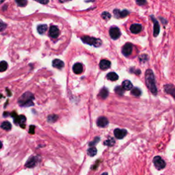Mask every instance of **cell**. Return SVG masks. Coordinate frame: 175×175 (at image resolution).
Masks as SVG:
<instances>
[{"label":"cell","mask_w":175,"mask_h":175,"mask_svg":"<svg viewBox=\"0 0 175 175\" xmlns=\"http://www.w3.org/2000/svg\"><path fill=\"white\" fill-rule=\"evenodd\" d=\"M145 81L149 89L154 95H156L157 94V90L155 85V76L152 70L150 69H148L145 73Z\"/></svg>","instance_id":"6da1fadb"},{"label":"cell","mask_w":175,"mask_h":175,"mask_svg":"<svg viewBox=\"0 0 175 175\" xmlns=\"http://www.w3.org/2000/svg\"><path fill=\"white\" fill-rule=\"evenodd\" d=\"M34 99V94L29 92H27L23 94L19 99V105L22 107H30L34 105L33 100Z\"/></svg>","instance_id":"7a4b0ae2"},{"label":"cell","mask_w":175,"mask_h":175,"mask_svg":"<svg viewBox=\"0 0 175 175\" xmlns=\"http://www.w3.org/2000/svg\"><path fill=\"white\" fill-rule=\"evenodd\" d=\"M82 40L83 41L84 43L88 44L90 45H92V46L98 47H100L102 44L101 40H100L99 38H94V37H90L88 36H84L82 37Z\"/></svg>","instance_id":"3957f363"},{"label":"cell","mask_w":175,"mask_h":175,"mask_svg":"<svg viewBox=\"0 0 175 175\" xmlns=\"http://www.w3.org/2000/svg\"><path fill=\"white\" fill-rule=\"evenodd\" d=\"M153 163H154L155 168L157 170H162L166 166V163H165L164 160L162 159V157H160V156H156L153 159Z\"/></svg>","instance_id":"277c9868"},{"label":"cell","mask_w":175,"mask_h":175,"mask_svg":"<svg viewBox=\"0 0 175 175\" xmlns=\"http://www.w3.org/2000/svg\"><path fill=\"white\" fill-rule=\"evenodd\" d=\"M39 161V158L37 156H31L29 158V160L27 161L26 164H25V166L26 168H34L36 166V164H38Z\"/></svg>","instance_id":"5b68a950"},{"label":"cell","mask_w":175,"mask_h":175,"mask_svg":"<svg viewBox=\"0 0 175 175\" xmlns=\"http://www.w3.org/2000/svg\"><path fill=\"white\" fill-rule=\"evenodd\" d=\"M109 35L110 37L114 40H116L121 36V31L120 29L116 27H112L109 29Z\"/></svg>","instance_id":"8992f818"},{"label":"cell","mask_w":175,"mask_h":175,"mask_svg":"<svg viewBox=\"0 0 175 175\" xmlns=\"http://www.w3.org/2000/svg\"><path fill=\"white\" fill-rule=\"evenodd\" d=\"M133 50V45L130 43H127L124 45L123 47V54L125 55V56H129V55H131L132 53Z\"/></svg>","instance_id":"52a82bcc"},{"label":"cell","mask_w":175,"mask_h":175,"mask_svg":"<svg viewBox=\"0 0 175 175\" xmlns=\"http://www.w3.org/2000/svg\"><path fill=\"white\" fill-rule=\"evenodd\" d=\"M127 134V131L125 129H116L114 130V135L118 139H123Z\"/></svg>","instance_id":"ba28073f"},{"label":"cell","mask_w":175,"mask_h":175,"mask_svg":"<svg viewBox=\"0 0 175 175\" xmlns=\"http://www.w3.org/2000/svg\"><path fill=\"white\" fill-rule=\"evenodd\" d=\"M129 11L127 10L121 11L119 10L115 9L114 10V16L116 18H123V17H127V16L129 15Z\"/></svg>","instance_id":"9c48e42d"},{"label":"cell","mask_w":175,"mask_h":175,"mask_svg":"<svg viewBox=\"0 0 175 175\" xmlns=\"http://www.w3.org/2000/svg\"><path fill=\"white\" fill-rule=\"evenodd\" d=\"M164 90L167 93L170 94L175 99V87L171 84H167L164 86Z\"/></svg>","instance_id":"30bf717a"},{"label":"cell","mask_w":175,"mask_h":175,"mask_svg":"<svg viewBox=\"0 0 175 175\" xmlns=\"http://www.w3.org/2000/svg\"><path fill=\"white\" fill-rule=\"evenodd\" d=\"M108 123H109V122H108L107 119H106V118L104 116L99 118L97 120V125L99 126V127H107V126L108 125Z\"/></svg>","instance_id":"8fae6325"},{"label":"cell","mask_w":175,"mask_h":175,"mask_svg":"<svg viewBox=\"0 0 175 175\" xmlns=\"http://www.w3.org/2000/svg\"><path fill=\"white\" fill-rule=\"evenodd\" d=\"M60 34V31L59 29L56 26H52L50 29V36L52 38H56Z\"/></svg>","instance_id":"7c38bea8"},{"label":"cell","mask_w":175,"mask_h":175,"mask_svg":"<svg viewBox=\"0 0 175 175\" xmlns=\"http://www.w3.org/2000/svg\"><path fill=\"white\" fill-rule=\"evenodd\" d=\"M142 25L140 24H137V23L131 25L130 27V31L133 34H138L142 31Z\"/></svg>","instance_id":"4fadbf2b"},{"label":"cell","mask_w":175,"mask_h":175,"mask_svg":"<svg viewBox=\"0 0 175 175\" xmlns=\"http://www.w3.org/2000/svg\"><path fill=\"white\" fill-rule=\"evenodd\" d=\"M111 66V62L107 60H102L99 63V66L102 70H105L109 68Z\"/></svg>","instance_id":"5bb4252c"},{"label":"cell","mask_w":175,"mask_h":175,"mask_svg":"<svg viewBox=\"0 0 175 175\" xmlns=\"http://www.w3.org/2000/svg\"><path fill=\"white\" fill-rule=\"evenodd\" d=\"M73 70L75 74H81L83 71V66L80 63H76L73 67Z\"/></svg>","instance_id":"9a60e30c"},{"label":"cell","mask_w":175,"mask_h":175,"mask_svg":"<svg viewBox=\"0 0 175 175\" xmlns=\"http://www.w3.org/2000/svg\"><path fill=\"white\" fill-rule=\"evenodd\" d=\"M52 64H53V66H54V67L59 68V69L62 68L64 66V63L63 62L62 60H58V59H56V60H54V61H53Z\"/></svg>","instance_id":"2e32d148"},{"label":"cell","mask_w":175,"mask_h":175,"mask_svg":"<svg viewBox=\"0 0 175 175\" xmlns=\"http://www.w3.org/2000/svg\"><path fill=\"white\" fill-rule=\"evenodd\" d=\"M25 121H26V119L24 116L21 115L20 116H18L15 115V124H19L21 125V127H22V124L24 123Z\"/></svg>","instance_id":"e0dca14e"},{"label":"cell","mask_w":175,"mask_h":175,"mask_svg":"<svg viewBox=\"0 0 175 175\" xmlns=\"http://www.w3.org/2000/svg\"><path fill=\"white\" fill-rule=\"evenodd\" d=\"M108 94H109V92L107 88H103L101 91H100L99 94V97L102 99H105L108 97Z\"/></svg>","instance_id":"ac0fdd59"},{"label":"cell","mask_w":175,"mask_h":175,"mask_svg":"<svg viewBox=\"0 0 175 175\" xmlns=\"http://www.w3.org/2000/svg\"><path fill=\"white\" fill-rule=\"evenodd\" d=\"M107 78L108 79L110 80V81H116V80L119 79V76H118V75L116 73H114V72H111V73H109L107 75Z\"/></svg>","instance_id":"d6986e66"},{"label":"cell","mask_w":175,"mask_h":175,"mask_svg":"<svg viewBox=\"0 0 175 175\" xmlns=\"http://www.w3.org/2000/svg\"><path fill=\"white\" fill-rule=\"evenodd\" d=\"M133 85L128 80H125V82H123V88L125 90H129L132 89Z\"/></svg>","instance_id":"ffe728a7"},{"label":"cell","mask_w":175,"mask_h":175,"mask_svg":"<svg viewBox=\"0 0 175 175\" xmlns=\"http://www.w3.org/2000/svg\"><path fill=\"white\" fill-rule=\"evenodd\" d=\"M153 20L154 21V36H157L160 33V25L154 19H153Z\"/></svg>","instance_id":"44dd1931"},{"label":"cell","mask_w":175,"mask_h":175,"mask_svg":"<svg viewBox=\"0 0 175 175\" xmlns=\"http://www.w3.org/2000/svg\"><path fill=\"white\" fill-rule=\"evenodd\" d=\"M1 129H4L6 131H9L11 129V124L8 121H4L3 122L2 124L1 125Z\"/></svg>","instance_id":"7402d4cb"},{"label":"cell","mask_w":175,"mask_h":175,"mask_svg":"<svg viewBox=\"0 0 175 175\" xmlns=\"http://www.w3.org/2000/svg\"><path fill=\"white\" fill-rule=\"evenodd\" d=\"M38 31L40 34H43L47 29V25H40L38 26Z\"/></svg>","instance_id":"603a6c76"},{"label":"cell","mask_w":175,"mask_h":175,"mask_svg":"<svg viewBox=\"0 0 175 175\" xmlns=\"http://www.w3.org/2000/svg\"><path fill=\"white\" fill-rule=\"evenodd\" d=\"M114 144H115V140H114V139L112 138V137H109L108 139L105 140V142H104V144L106 145V146H113Z\"/></svg>","instance_id":"cb8c5ba5"},{"label":"cell","mask_w":175,"mask_h":175,"mask_svg":"<svg viewBox=\"0 0 175 175\" xmlns=\"http://www.w3.org/2000/svg\"><path fill=\"white\" fill-rule=\"evenodd\" d=\"M8 64L5 61H2L0 62V72H3L7 69Z\"/></svg>","instance_id":"d4e9b609"},{"label":"cell","mask_w":175,"mask_h":175,"mask_svg":"<svg viewBox=\"0 0 175 175\" xmlns=\"http://www.w3.org/2000/svg\"><path fill=\"white\" fill-rule=\"evenodd\" d=\"M97 153V149L94 148V147H92V148L88 149V154L91 157H94V155H96Z\"/></svg>","instance_id":"484cf974"},{"label":"cell","mask_w":175,"mask_h":175,"mask_svg":"<svg viewBox=\"0 0 175 175\" xmlns=\"http://www.w3.org/2000/svg\"><path fill=\"white\" fill-rule=\"evenodd\" d=\"M131 94H132L133 95L138 97V96H139L141 94V90L137 88H134L132 90H131Z\"/></svg>","instance_id":"4316f807"},{"label":"cell","mask_w":175,"mask_h":175,"mask_svg":"<svg viewBox=\"0 0 175 175\" xmlns=\"http://www.w3.org/2000/svg\"><path fill=\"white\" fill-rule=\"evenodd\" d=\"M101 17L103 19L107 21V20H109L110 18H111V15H110L109 13H107V12H104V13H102Z\"/></svg>","instance_id":"83f0119b"},{"label":"cell","mask_w":175,"mask_h":175,"mask_svg":"<svg viewBox=\"0 0 175 175\" xmlns=\"http://www.w3.org/2000/svg\"><path fill=\"white\" fill-rule=\"evenodd\" d=\"M115 92H116L117 94L122 95V94H123L124 92H125V90H124L123 88L121 87V86H116L115 88Z\"/></svg>","instance_id":"f1b7e54d"},{"label":"cell","mask_w":175,"mask_h":175,"mask_svg":"<svg viewBox=\"0 0 175 175\" xmlns=\"http://www.w3.org/2000/svg\"><path fill=\"white\" fill-rule=\"evenodd\" d=\"M58 118V117L56 115H50V116L48 117V121L50 122V123H54V122L56 121Z\"/></svg>","instance_id":"f546056e"},{"label":"cell","mask_w":175,"mask_h":175,"mask_svg":"<svg viewBox=\"0 0 175 175\" xmlns=\"http://www.w3.org/2000/svg\"><path fill=\"white\" fill-rule=\"evenodd\" d=\"M16 3L18 4L19 6H26L27 1L25 0H21V1H16Z\"/></svg>","instance_id":"4dcf8cb0"},{"label":"cell","mask_w":175,"mask_h":175,"mask_svg":"<svg viewBox=\"0 0 175 175\" xmlns=\"http://www.w3.org/2000/svg\"><path fill=\"white\" fill-rule=\"evenodd\" d=\"M6 27V25L2 21L0 20V31H2L4 30Z\"/></svg>","instance_id":"1f68e13d"},{"label":"cell","mask_w":175,"mask_h":175,"mask_svg":"<svg viewBox=\"0 0 175 175\" xmlns=\"http://www.w3.org/2000/svg\"><path fill=\"white\" fill-rule=\"evenodd\" d=\"M99 139H99V137H96V138L94 139L93 141L91 142L90 143V146H94V144H97V143L99 141Z\"/></svg>","instance_id":"d6a6232c"},{"label":"cell","mask_w":175,"mask_h":175,"mask_svg":"<svg viewBox=\"0 0 175 175\" xmlns=\"http://www.w3.org/2000/svg\"><path fill=\"white\" fill-rule=\"evenodd\" d=\"M34 129H35L34 126V125H31L30 126V129H29V133H34Z\"/></svg>","instance_id":"836d02e7"},{"label":"cell","mask_w":175,"mask_h":175,"mask_svg":"<svg viewBox=\"0 0 175 175\" xmlns=\"http://www.w3.org/2000/svg\"><path fill=\"white\" fill-rule=\"evenodd\" d=\"M38 2H39L40 3H43V4H47V3L49 2L48 1H38Z\"/></svg>","instance_id":"e575fe53"},{"label":"cell","mask_w":175,"mask_h":175,"mask_svg":"<svg viewBox=\"0 0 175 175\" xmlns=\"http://www.w3.org/2000/svg\"><path fill=\"white\" fill-rule=\"evenodd\" d=\"M137 3H139V4H142V3H143V4H144V3H146V1H137Z\"/></svg>","instance_id":"d590c367"},{"label":"cell","mask_w":175,"mask_h":175,"mask_svg":"<svg viewBox=\"0 0 175 175\" xmlns=\"http://www.w3.org/2000/svg\"><path fill=\"white\" fill-rule=\"evenodd\" d=\"M2 148V143H1V142L0 141V149Z\"/></svg>","instance_id":"8d00e7d4"},{"label":"cell","mask_w":175,"mask_h":175,"mask_svg":"<svg viewBox=\"0 0 175 175\" xmlns=\"http://www.w3.org/2000/svg\"><path fill=\"white\" fill-rule=\"evenodd\" d=\"M101 175H107V172H104V173H103V174H102Z\"/></svg>","instance_id":"74e56055"}]
</instances>
